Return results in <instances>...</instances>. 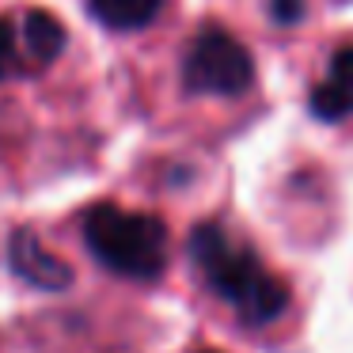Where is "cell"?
<instances>
[{
    "label": "cell",
    "mask_w": 353,
    "mask_h": 353,
    "mask_svg": "<svg viewBox=\"0 0 353 353\" xmlns=\"http://www.w3.org/2000/svg\"><path fill=\"white\" fill-rule=\"evenodd\" d=\"M270 12H274L277 23H296L304 16V4L300 0H270Z\"/></svg>",
    "instance_id": "9"
},
{
    "label": "cell",
    "mask_w": 353,
    "mask_h": 353,
    "mask_svg": "<svg viewBox=\"0 0 353 353\" xmlns=\"http://www.w3.org/2000/svg\"><path fill=\"white\" fill-rule=\"evenodd\" d=\"M19 42H23V57H27V69L42 72L61 57L65 50V27L57 23V16L34 8L19 19Z\"/></svg>",
    "instance_id": "6"
},
{
    "label": "cell",
    "mask_w": 353,
    "mask_h": 353,
    "mask_svg": "<svg viewBox=\"0 0 353 353\" xmlns=\"http://www.w3.org/2000/svg\"><path fill=\"white\" fill-rule=\"evenodd\" d=\"M92 16L110 31H145L160 16L163 0H88Z\"/></svg>",
    "instance_id": "7"
},
{
    "label": "cell",
    "mask_w": 353,
    "mask_h": 353,
    "mask_svg": "<svg viewBox=\"0 0 353 353\" xmlns=\"http://www.w3.org/2000/svg\"><path fill=\"white\" fill-rule=\"evenodd\" d=\"M27 57H23V42H19V23L0 16V80L12 77H27Z\"/></svg>",
    "instance_id": "8"
},
{
    "label": "cell",
    "mask_w": 353,
    "mask_h": 353,
    "mask_svg": "<svg viewBox=\"0 0 353 353\" xmlns=\"http://www.w3.org/2000/svg\"><path fill=\"white\" fill-rule=\"evenodd\" d=\"M8 266L16 277H23L27 285L46 289V292H57V289H69L72 285V270L54 251H46V243L34 232H23V228L8 239Z\"/></svg>",
    "instance_id": "4"
},
{
    "label": "cell",
    "mask_w": 353,
    "mask_h": 353,
    "mask_svg": "<svg viewBox=\"0 0 353 353\" xmlns=\"http://www.w3.org/2000/svg\"><path fill=\"white\" fill-rule=\"evenodd\" d=\"M312 114L323 122H338V118L353 114V46L334 50L327 80L312 92Z\"/></svg>",
    "instance_id": "5"
},
{
    "label": "cell",
    "mask_w": 353,
    "mask_h": 353,
    "mask_svg": "<svg viewBox=\"0 0 353 353\" xmlns=\"http://www.w3.org/2000/svg\"><path fill=\"white\" fill-rule=\"evenodd\" d=\"M183 84L194 95H243L254 84V61L239 39L205 27L186 50Z\"/></svg>",
    "instance_id": "3"
},
{
    "label": "cell",
    "mask_w": 353,
    "mask_h": 353,
    "mask_svg": "<svg viewBox=\"0 0 353 353\" xmlns=\"http://www.w3.org/2000/svg\"><path fill=\"white\" fill-rule=\"evenodd\" d=\"M84 243L107 270L130 281H156L168 270V228L160 216L122 205H95L84 213Z\"/></svg>",
    "instance_id": "2"
},
{
    "label": "cell",
    "mask_w": 353,
    "mask_h": 353,
    "mask_svg": "<svg viewBox=\"0 0 353 353\" xmlns=\"http://www.w3.org/2000/svg\"><path fill=\"white\" fill-rule=\"evenodd\" d=\"M190 259L198 266L201 281L216 292L228 307H236L247 323H270L285 312L289 292L285 285L247 251L243 243L228 236L221 224H198L190 236Z\"/></svg>",
    "instance_id": "1"
}]
</instances>
